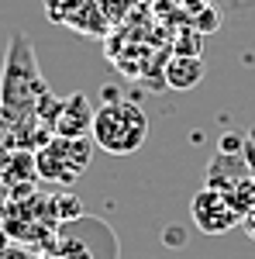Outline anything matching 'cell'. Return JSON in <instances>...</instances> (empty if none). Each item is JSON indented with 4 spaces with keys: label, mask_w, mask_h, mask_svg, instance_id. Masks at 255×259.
<instances>
[{
    "label": "cell",
    "mask_w": 255,
    "mask_h": 259,
    "mask_svg": "<svg viewBox=\"0 0 255 259\" xmlns=\"http://www.w3.org/2000/svg\"><path fill=\"white\" fill-rule=\"evenodd\" d=\"M48 80L41 76L35 45L24 31H11L4 69H0V107L14 121H31L38 104L48 97Z\"/></svg>",
    "instance_id": "1"
},
{
    "label": "cell",
    "mask_w": 255,
    "mask_h": 259,
    "mask_svg": "<svg viewBox=\"0 0 255 259\" xmlns=\"http://www.w3.org/2000/svg\"><path fill=\"white\" fill-rule=\"evenodd\" d=\"M90 139L107 156H131L148 139V118L135 100L121 97V100H111V104H100L97 114H93Z\"/></svg>",
    "instance_id": "2"
},
{
    "label": "cell",
    "mask_w": 255,
    "mask_h": 259,
    "mask_svg": "<svg viewBox=\"0 0 255 259\" xmlns=\"http://www.w3.org/2000/svg\"><path fill=\"white\" fill-rule=\"evenodd\" d=\"M52 242H56L52 245L56 259H118L121 256L118 235L111 232V225L100 218H90V214L59 225Z\"/></svg>",
    "instance_id": "3"
},
{
    "label": "cell",
    "mask_w": 255,
    "mask_h": 259,
    "mask_svg": "<svg viewBox=\"0 0 255 259\" xmlns=\"http://www.w3.org/2000/svg\"><path fill=\"white\" fill-rule=\"evenodd\" d=\"M90 156H93V139H62V135H52V139L35 152V166H38V180H48L56 187H69L76 183V177L90 166Z\"/></svg>",
    "instance_id": "4"
},
{
    "label": "cell",
    "mask_w": 255,
    "mask_h": 259,
    "mask_svg": "<svg viewBox=\"0 0 255 259\" xmlns=\"http://www.w3.org/2000/svg\"><path fill=\"white\" fill-rule=\"evenodd\" d=\"M190 214H193V225L203 232V235H228L231 228L241 225V214L231 207V200L224 197L214 187H200L190 200Z\"/></svg>",
    "instance_id": "5"
},
{
    "label": "cell",
    "mask_w": 255,
    "mask_h": 259,
    "mask_svg": "<svg viewBox=\"0 0 255 259\" xmlns=\"http://www.w3.org/2000/svg\"><path fill=\"white\" fill-rule=\"evenodd\" d=\"M35 180H38V166L31 149H7L0 156V190L7 194V200L31 197Z\"/></svg>",
    "instance_id": "6"
},
{
    "label": "cell",
    "mask_w": 255,
    "mask_h": 259,
    "mask_svg": "<svg viewBox=\"0 0 255 259\" xmlns=\"http://www.w3.org/2000/svg\"><path fill=\"white\" fill-rule=\"evenodd\" d=\"M93 114L97 107L90 104L86 94H69L62 97V107H59V118H56V135L62 139H86L93 132Z\"/></svg>",
    "instance_id": "7"
},
{
    "label": "cell",
    "mask_w": 255,
    "mask_h": 259,
    "mask_svg": "<svg viewBox=\"0 0 255 259\" xmlns=\"http://www.w3.org/2000/svg\"><path fill=\"white\" fill-rule=\"evenodd\" d=\"M245 177H252V169H248V162L245 156H228V152H217L211 166H207V183L203 187H214L221 194H228L235 183H241Z\"/></svg>",
    "instance_id": "8"
},
{
    "label": "cell",
    "mask_w": 255,
    "mask_h": 259,
    "mask_svg": "<svg viewBox=\"0 0 255 259\" xmlns=\"http://www.w3.org/2000/svg\"><path fill=\"white\" fill-rule=\"evenodd\" d=\"M162 76H166L162 83L173 87V90H193L203 80V59L200 56H176L173 52V59L166 62Z\"/></svg>",
    "instance_id": "9"
},
{
    "label": "cell",
    "mask_w": 255,
    "mask_h": 259,
    "mask_svg": "<svg viewBox=\"0 0 255 259\" xmlns=\"http://www.w3.org/2000/svg\"><path fill=\"white\" fill-rule=\"evenodd\" d=\"M93 7V0H45V14L52 24H69L76 28L86 18V11Z\"/></svg>",
    "instance_id": "10"
},
{
    "label": "cell",
    "mask_w": 255,
    "mask_h": 259,
    "mask_svg": "<svg viewBox=\"0 0 255 259\" xmlns=\"http://www.w3.org/2000/svg\"><path fill=\"white\" fill-rule=\"evenodd\" d=\"M48 200H52V214H56V221H59V225L83 218V200H79L76 194H69V190H59V194H52Z\"/></svg>",
    "instance_id": "11"
},
{
    "label": "cell",
    "mask_w": 255,
    "mask_h": 259,
    "mask_svg": "<svg viewBox=\"0 0 255 259\" xmlns=\"http://www.w3.org/2000/svg\"><path fill=\"white\" fill-rule=\"evenodd\" d=\"M200 41H203V35H200L196 28L183 31L176 38V56H200Z\"/></svg>",
    "instance_id": "12"
},
{
    "label": "cell",
    "mask_w": 255,
    "mask_h": 259,
    "mask_svg": "<svg viewBox=\"0 0 255 259\" xmlns=\"http://www.w3.org/2000/svg\"><path fill=\"white\" fill-rule=\"evenodd\" d=\"M200 35H211V31H217L221 28V14H217L214 7H203L200 14H196V24H193Z\"/></svg>",
    "instance_id": "13"
},
{
    "label": "cell",
    "mask_w": 255,
    "mask_h": 259,
    "mask_svg": "<svg viewBox=\"0 0 255 259\" xmlns=\"http://www.w3.org/2000/svg\"><path fill=\"white\" fill-rule=\"evenodd\" d=\"M241 149H245V135H235V132L221 135L217 142V152H228V156H241Z\"/></svg>",
    "instance_id": "14"
},
{
    "label": "cell",
    "mask_w": 255,
    "mask_h": 259,
    "mask_svg": "<svg viewBox=\"0 0 255 259\" xmlns=\"http://www.w3.org/2000/svg\"><path fill=\"white\" fill-rule=\"evenodd\" d=\"M11 135H14V118L0 107V156L11 149Z\"/></svg>",
    "instance_id": "15"
},
{
    "label": "cell",
    "mask_w": 255,
    "mask_h": 259,
    "mask_svg": "<svg viewBox=\"0 0 255 259\" xmlns=\"http://www.w3.org/2000/svg\"><path fill=\"white\" fill-rule=\"evenodd\" d=\"M241 156H245V162H248V169H252V177H255V128L245 135V149H241Z\"/></svg>",
    "instance_id": "16"
},
{
    "label": "cell",
    "mask_w": 255,
    "mask_h": 259,
    "mask_svg": "<svg viewBox=\"0 0 255 259\" xmlns=\"http://www.w3.org/2000/svg\"><path fill=\"white\" fill-rule=\"evenodd\" d=\"M241 228H245V235L255 242V207L248 211V214H245V218H241Z\"/></svg>",
    "instance_id": "17"
},
{
    "label": "cell",
    "mask_w": 255,
    "mask_h": 259,
    "mask_svg": "<svg viewBox=\"0 0 255 259\" xmlns=\"http://www.w3.org/2000/svg\"><path fill=\"white\" fill-rule=\"evenodd\" d=\"M166 239H169L173 249H179V245H183V232H179V228H169V232H166Z\"/></svg>",
    "instance_id": "18"
},
{
    "label": "cell",
    "mask_w": 255,
    "mask_h": 259,
    "mask_svg": "<svg viewBox=\"0 0 255 259\" xmlns=\"http://www.w3.org/2000/svg\"><path fill=\"white\" fill-rule=\"evenodd\" d=\"M100 97H104V104H111V100H121V94H118V87H104Z\"/></svg>",
    "instance_id": "19"
},
{
    "label": "cell",
    "mask_w": 255,
    "mask_h": 259,
    "mask_svg": "<svg viewBox=\"0 0 255 259\" xmlns=\"http://www.w3.org/2000/svg\"><path fill=\"white\" fill-rule=\"evenodd\" d=\"M7 245H11V235H7V228H4V218H0V256L7 252Z\"/></svg>",
    "instance_id": "20"
}]
</instances>
